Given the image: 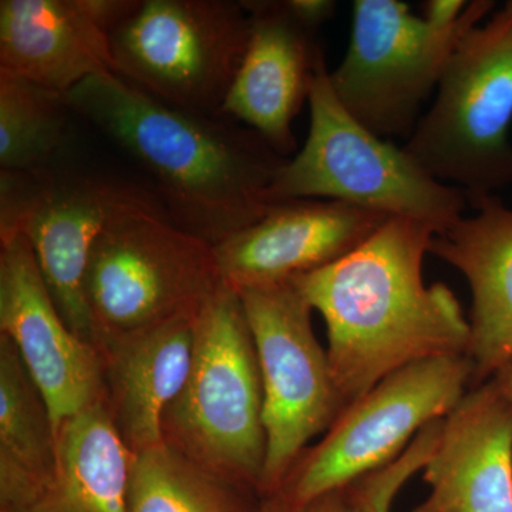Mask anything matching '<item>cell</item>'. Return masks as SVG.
Returning a JSON list of instances; mask_svg holds the SVG:
<instances>
[{"label": "cell", "mask_w": 512, "mask_h": 512, "mask_svg": "<svg viewBox=\"0 0 512 512\" xmlns=\"http://www.w3.org/2000/svg\"><path fill=\"white\" fill-rule=\"evenodd\" d=\"M56 430L12 340L0 335V510L23 512L55 477Z\"/></svg>", "instance_id": "cell-20"}, {"label": "cell", "mask_w": 512, "mask_h": 512, "mask_svg": "<svg viewBox=\"0 0 512 512\" xmlns=\"http://www.w3.org/2000/svg\"><path fill=\"white\" fill-rule=\"evenodd\" d=\"M67 99L143 168L168 218L195 237L217 247L271 210L266 194L288 158L245 124L165 103L114 73Z\"/></svg>", "instance_id": "cell-1"}, {"label": "cell", "mask_w": 512, "mask_h": 512, "mask_svg": "<svg viewBox=\"0 0 512 512\" xmlns=\"http://www.w3.org/2000/svg\"><path fill=\"white\" fill-rule=\"evenodd\" d=\"M197 316H185L99 345L104 406L134 454L161 446L163 416L190 375Z\"/></svg>", "instance_id": "cell-18"}, {"label": "cell", "mask_w": 512, "mask_h": 512, "mask_svg": "<svg viewBox=\"0 0 512 512\" xmlns=\"http://www.w3.org/2000/svg\"><path fill=\"white\" fill-rule=\"evenodd\" d=\"M423 478L430 494L413 512H512V403L494 379L443 417Z\"/></svg>", "instance_id": "cell-16"}, {"label": "cell", "mask_w": 512, "mask_h": 512, "mask_svg": "<svg viewBox=\"0 0 512 512\" xmlns=\"http://www.w3.org/2000/svg\"><path fill=\"white\" fill-rule=\"evenodd\" d=\"M133 461L104 402L96 404L57 427L55 477L23 512H128Z\"/></svg>", "instance_id": "cell-19"}, {"label": "cell", "mask_w": 512, "mask_h": 512, "mask_svg": "<svg viewBox=\"0 0 512 512\" xmlns=\"http://www.w3.org/2000/svg\"><path fill=\"white\" fill-rule=\"evenodd\" d=\"M436 229L390 218L359 247L293 284L322 315L328 356L345 402L430 357L466 355L470 325L447 285H424Z\"/></svg>", "instance_id": "cell-2"}, {"label": "cell", "mask_w": 512, "mask_h": 512, "mask_svg": "<svg viewBox=\"0 0 512 512\" xmlns=\"http://www.w3.org/2000/svg\"><path fill=\"white\" fill-rule=\"evenodd\" d=\"M163 440L204 470L259 494L264 386L241 296L227 282L195 318L190 375L165 410Z\"/></svg>", "instance_id": "cell-3"}, {"label": "cell", "mask_w": 512, "mask_h": 512, "mask_svg": "<svg viewBox=\"0 0 512 512\" xmlns=\"http://www.w3.org/2000/svg\"><path fill=\"white\" fill-rule=\"evenodd\" d=\"M309 107L308 140L279 168L266 194L269 204L308 198L346 202L423 222L437 234L463 218L466 194L431 177L404 148L350 116L330 86L326 64L313 82Z\"/></svg>", "instance_id": "cell-4"}, {"label": "cell", "mask_w": 512, "mask_h": 512, "mask_svg": "<svg viewBox=\"0 0 512 512\" xmlns=\"http://www.w3.org/2000/svg\"><path fill=\"white\" fill-rule=\"evenodd\" d=\"M468 3L461 0H430L424 5L423 19L437 30H448L463 19Z\"/></svg>", "instance_id": "cell-24"}, {"label": "cell", "mask_w": 512, "mask_h": 512, "mask_svg": "<svg viewBox=\"0 0 512 512\" xmlns=\"http://www.w3.org/2000/svg\"><path fill=\"white\" fill-rule=\"evenodd\" d=\"M251 33L234 0H133L111 30L114 74L156 99L218 114Z\"/></svg>", "instance_id": "cell-8"}, {"label": "cell", "mask_w": 512, "mask_h": 512, "mask_svg": "<svg viewBox=\"0 0 512 512\" xmlns=\"http://www.w3.org/2000/svg\"><path fill=\"white\" fill-rule=\"evenodd\" d=\"M222 281L214 245L163 208L127 215L97 239L84 276L94 345L197 316Z\"/></svg>", "instance_id": "cell-6"}, {"label": "cell", "mask_w": 512, "mask_h": 512, "mask_svg": "<svg viewBox=\"0 0 512 512\" xmlns=\"http://www.w3.org/2000/svg\"><path fill=\"white\" fill-rule=\"evenodd\" d=\"M70 113L67 94L0 73V171L50 167L66 140Z\"/></svg>", "instance_id": "cell-22"}, {"label": "cell", "mask_w": 512, "mask_h": 512, "mask_svg": "<svg viewBox=\"0 0 512 512\" xmlns=\"http://www.w3.org/2000/svg\"><path fill=\"white\" fill-rule=\"evenodd\" d=\"M133 0H2L0 73L69 94L114 73L111 30Z\"/></svg>", "instance_id": "cell-15"}, {"label": "cell", "mask_w": 512, "mask_h": 512, "mask_svg": "<svg viewBox=\"0 0 512 512\" xmlns=\"http://www.w3.org/2000/svg\"><path fill=\"white\" fill-rule=\"evenodd\" d=\"M493 8L470 2L457 26L437 30L400 0H356L348 52L329 73L333 92L376 136L409 140L458 43Z\"/></svg>", "instance_id": "cell-10"}, {"label": "cell", "mask_w": 512, "mask_h": 512, "mask_svg": "<svg viewBox=\"0 0 512 512\" xmlns=\"http://www.w3.org/2000/svg\"><path fill=\"white\" fill-rule=\"evenodd\" d=\"M394 498H387L384 500L382 504H380L379 510L377 512H390V507H392Z\"/></svg>", "instance_id": "cell-27"}, {"label": "cell", "mask_w": 512, "mask_h": 512, "mask_svg": "<svg viewBox=\"0 0 512 512\" xmlns=\"http://www.w3.org/2000/svg\"><path fill=\"white\" fill-rule=\"evenodd\" d=\"M491 379L495 380V383L500 386V389L503 390L505 396L512 403V362L498 370Z\"/></svg>", "instance_id": "cell-26"}, {"label": "cell", "mask_w": 512, "mask_h": 512, "mask_svg": "<svg viewBox=\"0 0 512 512\" xmlns=\"http://www.w3.org/2000/svg\"><path fill=\"white\" fill-rule=\"evenodd\" d=\"M512 0L448 60L433 106L404 150L473 204L512 184Z\"/></svg>", "instance_id": "cell-5"}, {"label": "cell", "mask_w": 512, "mask_h": 512, "mask_svg": "<svg viewBox=\"0 0 512 512\" xmlns=\"http://www.w3.org/2000/svg\"><path fill=\"white\" fill-rule=\"evenodd\" d=\"M473 383L467 355L430 357L396 370L350 403L272 494L305 503L389 466L424 427L446 417Z\"/></svg>", "instance_id": "cell-9"}, {"label": "cell", "mask_w": 512, "mask_h": 512, "mask_svg": "<svg viewBox=\"0 0 512 512\" xmlns=\"http://www.w3.org/2000/svg\"><path fill=\"white\" fill-rule=\"evenodd\" d=\"M392 217L346 202H278L215 247L222 279L242 289L284 284L348 255Z\"/></svg>", "instance_id": "cell-13"}, {"label": "cell", "mask_w": 512, "mask_h": 512, "mask_svg": "<svg viewBox=\"0 0 512 512\" xmlns=\"http://www.w3.org/2000/svg\"><path fill=\"white\" fill-rule=\"evenodd\" d=\"M441 421H431L424 427L389 466L305 503H292L279 494L259 495L255 512H377L384 500L396 498L407 480L426 467L439 443Z\"/></svg>", "instance_id": "cell-23"}, {"label": "cell", "mask_w": 512, "mask_h": 512, "mask_svg": "<svg viewBox=\"0 0 512 512\" xmlns=\"http://www.w3.org/2000/svg\"><path fill=\"white\" fill-rule=\"evenodd\" d=\"M0 512H12V511L0 510Z\"/></svg>", "instance_id": "cell-28"}, {"label": "cell", "mask_w": 512, "mask_h": 512, "mask_svg": "<svg viewBox=\"0 0 512 512\" xmlns=\"http://www.w3.org/2000/svg\"><path fill=\"white\" fill-rule=\"evenodd\" d=\"M0 335L45 396L55 430L104 400L99 350L64 322L28 239H0Z\"/></svg>", "instance_id": "cell-12"}, {"label": "cell", "mask_w": 512, "mask_h": 512, "mask_svg": "<svg viewBox=\"0 0 512 512\" xmlns=\"http://www.w3.org/2000/svg\"><path fill=\"white\" fill-rule=\"evenodd\" d=\"M264 386L266 458L259 495L275 493L312 439L348 403L312 328V306L293 282L238 291Z\"/></svg>", "instance_id": "cell-11"}, {"label": "cell", "mask_w": 512, "mask_h": 512, "mask_svg": "<svg viewBox=\"0 0 512 512\" xmlns=\"http://www.w3.org/2000/svg\"><path fill=\"white\" fill-rule=\"evenodd\" d=\"M258 494L192 463L167 444L134 454L128 512H255Z\"/></svg>", "instance_id": "cell-21"}, {"label": "cell", "mask_w": 512, "mask_h": 512, "mask_svg": "<svg viewBox=\"0 0 512 512\" xmlns=\"http://www.w3.org/2000/svg\"><path fill=\"white\" fill-rule=\"evenodd\" d=\"M156 207L161 204L151 188L116 177L55 165L29 173L0 171V239H28L64 322L94 348L84 299L94 244L114 222Z\"/></svg>", "instance_id": "cell-7"}, {"label": "cell", "mask_w": 512, "mask_h": 512, "mask_svg": "<svg viewBox=\"0 0 512 512\" xmlns=\"http://www.w3.org/2000/svg\"><path fill=\"white\" fill-rule=\"evenodd\" d=\"M251 33L247 53L220 116L252 128L288 158L296 150L292 123L309 101L325 53L316 32L288 0H242Z\"/></svg>", "instance_id": "cell-14"}, {"label": "cell", "mask_w": 512, "mask_h": 512, "mask_svg": "<svg viewBox=\"0 0 512 512\" xmlns=\"http://www.w3.org/2000/svg\"><path fill=\"white\" fill-rule=\"evenodd\" d=\"M473 207L474 217L434 235L430 254L454 266L470 285L466 355L477 386L512 362V210L495 195Z\"/></svg>", "instance_id": "cell-17"}, {"label": "cell", "mask_w": 512, "mask_h": 512, "mask_svg": "<svg viewBox=\"0 0 512 512\" xmlns=\"http://www.w3.org/2000/svg\"><path fill=\"white\" fill-rule=\"evenodd\" d=\"M288 5L305 25L316 30L336 12V3L332 0H288Z\"/></svg>", "instance_id": "cell-25"}]
</instances>
